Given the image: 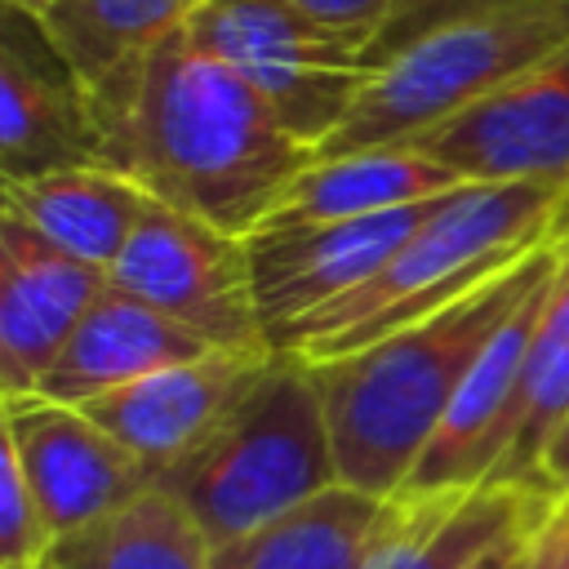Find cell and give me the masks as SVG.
<instances>
[{"label":"cell","mask_w":569,"mask_h":569,"mask_svg":"<svg viewBox=\"0 0 569 569\" xmlns=\"http://www.w3.org/2000/svg\"><path fill=\"white\" fill-rule=\"evenodd\" d=\"M53 533L31 498L18 453L0 440V569H44Z\"/></svg>","instance_id":"cell-23"},{"label":"cell","mask_w":569,"mask_h":569,"mask_svg":"<svg viewBox=\"0 0 569 569\" xmlns=\"http://www.w3.org/2000/svg\"><path fill=\"white\" fill-rule=\"evenodd\" d=\"M191 40L227 62L316 156L351 116L378 62L284 0H204Z\"/></svg>","instance_id":"cell-6"},{"label":"cell","mask_w":569,"mask_h":569,"mask_svg":"<svg viewBox=\"0 0 569 569\" xmlns=\"http://www.w3.org/2000/svg\"><path fill=\"white\" fill-rule=\"evenodd\" d=\"M405 147L440 160L462 182H542L569 187V44L458 111L453 120L409 138Z\"/></svg>","instance_id":"cell-8"},{"label":"cell","mask_w":569,"mask_h":569,"mask_svg":"<svg viewBox=\"0 0 569 569\" xmlns=\"http://www.w3.org/2000/svg\"><path fill=\"white\" fill-rule=\"evenodd\" d=\"M405 511L365 569H467L498 542L547 520L556 498L525 485H480L467 493H400Z\"/></svg>","instance_id":"cell-16"},{"label":"cell","mask_w":569,"mask_h":569,"mask_svg":"<svg viewBox=\"0 0 569 569\" xmlns=\"http://www.w3.org/2000/svg\"><path fill=\"white\" fill-rule=\"evenodd\" d=\"M213 347L156 311L151 302L107 284V293L89 307V316L76 325L71 342L53 360V369L40 378L36 396H49L58 405H93L129 382H142L160 369L187 365L209 356Z\"/></svg>","instance_id":"cell-15"},{"label":"cell","mask_w":569,"mask_h":569,"mask_svg":"<svg viewBox=\"0 0 569 569\" xmlns=\"http://www.w3.org/2000/svg\"><path fill=\"white\" fill-rule=\"evenodd\" d=\"M467 187L440 160L413 147H365L342 156H316L276 200L258 231L276 227H325V222H356L378 218L391 209H409L436 196ZM253 236V231H249Z\"/></svg>","instance_id":"cell-17"},{"label":"cell","mask_w":569,"mask_h":569,"mask_svg":"<svg viewBox=\"0 0 569 569\" xmlns=\"http://www.w3.org/2000/svg\"><path fill=\"white\" fill-rule=\"evenodd\" d=\"M49 569H213V547L191 511L151 485L120 511L49 547Z\"/></svg>","instance_id":"cell-20"},{"label":"cell","mask_w":569,"mask_h":569,"mask_svg":"<svg viewBox=\"0 0 569 569\" xmlns=\"http://www.w3.org/2000/svg\"><path fill=\"white\" fill-rule=\"evenodd\" d=\"M569 413V253H560L556 276L547 284L538 329L525 356L516 409H511V445L507 462L498 467V485H525L533 489L538 458L551 440V431ZM542 493V489H538Z\"/></svg>","instance_id":"cell-22"},{"label":"cell","mask_w":569,"mask_h":569,"mask_svg":"<svg viewBox=\"0 0 569 569\" xmlns=\"http://www.w3.org/2000/svg\"><path fill=\"white\" fill-rule=\"evenodd\" d=\"M511 4H529V0H396V13L373 49V62L391 58L396 49L413 44L418 36L445 27V22H458V18H471V13H493V9H511Z\"/></svg>","instance_id":"cell-24"},{"label":"cell","mask_w":569,"mask_h":569,"mask_svg":"<svg viewBox=\"0 0 569 569\" xmlns=\"http://www.w3.org/2000/svg\"><path fill=\"white\" fill-rule=\"evenodd\" d=\"M102 164L89 89L53 49L36 13L0 18V173L27 182L53 169Z\"/></svg>","instance_id":"cell-10"},{"label":"cell","mask_w":569,"mask_h":569,"mask_svg":"<svg viewBox=\"0 0 569 569\" xmlns=\"http://www.w3.org/2000/svg\"><path fill=\"white\" fill-rule=\"evenodd\" d=\"M551 276H556V267H551ZM551 276H542L516 302V311L498 325V333L485 342V351L476 356L462 391L453 396L449 418L440 422L436 440L427 445L422 462L413 467L405 493H467V489H480L498 476V467L507 462L511 409H516L525 356H529Z\"/></svg>","instance_id":"cell-14"},{"label":"cell","mask_w":569,"mask_h":569,"mask_svg":"<svg viewBox=\"0 0 569 569\" xmlns=\"http://www.w3.org/2000/svg\"><path fill=\"white\" fill-rule=\"evenodd\" d=\"M533 533L538 529H529V533H516V538H507V542H498L493 551H485L480 560H471L467 569H520L525 560H529V547H533Z\"/></svg>","instance_id":"cell-28"},{"label":"cell","mask_w":569,"mask_h":569,"mask_svg":"<svg viewBox=\"0 0 569 569\" xmlns=\"http://www.w3.org/2000/svg\"><path fill=\"white\" fill-rule=\"evenodd\" d=\"M111 271L89 267L22 218L0 213V391L36 396L89 307L107 293Z\"/></svg>","instance_id":"cell-13"},{"label":"cell","mask_w":569,"mask_h":569,"mask_svg":"<svg viewBox=\"0 0 569 569\" xmlns=\"http://www.w3.org/2000/svg\"><path fill=\"white\" fill-rule=\"evenodd\" d=\"M560 191L542 182H467L351 293L271 333L276 356L302 365L338 360L382 342L547 244Z\"/></svg>","instance_id":"cell-3"},{"label":"cell","mask_w":569,"mask_h":569,"mask_svg":"<svg viewBox=\"0 0 569 569\" xmlns=\"http://www.w3.org/2000/svg\"><path fill=\"white\" fill-rule=\"evenodd\" d=\"M533 489H542L547 498H569V413L565 422L551 431L542 458H538V471H533Z\"/></svg>","instance_id":"cell-27"},{"label":"cell","mask_w":569,"mask_h":569,"mask_svg":"<svg viewBox=\"0 0 569 569\" xmlns=\"http://www.w3.org/2000/svg\"><path fill=\"white\" fill-rule=\"evenodd\" d=\"M284 4H293L316 27H325L329 36L347 40L351 49H360L369 58H373V49H378L391 13H396V0H284Z\"/></svg>","instance_id":"cell-25"},{"label":"cell","mask_w":569,"mask_h":569,"mask_svg":"<svg viewBox=\"0 0 569 569\" xmlns=\"http://www.w3.org/2000/svg\"><path fill=\"white\" fill-rule=\"evenodd\" d=\"M400 511V493L373 498L351 485H333L289 516L213 547V569H365Z\"/></svg>","instance_id":"cell-19"},{"label":"cell","mask_w":569,"mask_h":569,"mask_svg":"<svg viewBox=\"0 0 569 569\" xmlns=\"http://www.w3.org/2000/svg\"><path fill=\"white\" fill-rule=\"evenodd\" d=\"M89 111L107 169L231 236L258 231L284 187L316 160L191 31L89 84Z\"/></svg>","instance_id":"cell-1"},{"label":"cell","mask_w":569,"mask_h":569,"mask_svg":"<svg viewBox=\"0 0 569 569\" xmlns=\"http://www.w3.org/2000/svg\"><path fill=\"white\" fill-rule=\"evenodd\" d=\"M556 258L560 253L542 244L467 298H458L453 307L338 360L307 365L320 387L342 485L373 498L405 493L413 467L449 418L476 356L516 311V302L542 276H551Z\"/></svg>","instance_id":"cell-2"},{"label":"cell","mask_w":569,"mask_h":569,"mask_svg":"<svg viewBox=\"0 0 569 569\" xmlns=\"http://www.w3.org/2000/svg\"><path fill=\"white\" fill-rule=\"evenodd\" d=\"M529 569H569V498H560L538 525Z\"/></svg>","instance_id":"cell-26"},{"label":"cell","mask_w":569,"mask_h":569,"mask_svg":"<svg viewBox=\"0 0 569 569\" xmlns=\"http://www.w3.org/2000/svg\"><path fill=\"white\" fill-rule=\"evenodd\" d=\"M156 200L107 164L53 169L27 182H0V213L22 218L62 253L111 271Z\"/></svg>","instance_id":"cell-18"},{"label":"cell","mask_w":569,"mask_h":569,"mask_svg":"<svg viewBox=\"0 0 569 569\" xmlns=\"http://www.w3.org/2000/svg\"><path fill=\"white\" fill-rule=\"evenodd\" d=\"M529 560H533V547H529ZM529 560H525V565H520V569H529Z\"/></svg>","instance_id":"cell-31"},{"label":"cell","mask_w":569,"mask_h":569,"mask_svg":"<svg viewBox=\"0 0 569 569\" xmlns=\"http://www.w3.org/2000/svg\"><path fill=\"white\" fill-rule=\"evenodd\" d=\"M204 0H53L36 13L53 49L89 84L187 31Z\"/></svg>","instance_id":"cell-21"},{"label":"cell","mask_w":569,"mask_h":569,"mask_svg":"<svg viewBox=\"0 0 569 569\" xmlns=\"http://www.w3.org/2000/svg\"><path fill=\"white\" fill-rule=\"evenodd\" d=\"M0 440L18 453L53 542L89 529L156 485L84 409L49 396H9Z\"/></svg>","instance_id":"cell-9"},{"label":"cell","mask_w":569,"mask_h":569,"mask_svg":"<svg viewBox=\"0 0 569 569\" xmlns=\"http://www.w3.org/2000/svg\"><path fill=\"white\" fill-rule=\"evenodd\" d=\"M333 485L342 480L316 373L276 351L227 422L160 480L204 529L209 547H227Z\"/></svg>","instance_id":"cell-4"},{"label":"cell","mask_w":569,"mask_h":569,"mask_svg":"<svg viewBox=\"0 0 569 569\" xmlns=\"http://www.w3.org/2000/svg\"><path fill=\"white\" fill-rule=\"evenodd\" d=\"M44 569H49V565H44Z\"/></svg>","instance_id":"cell-32"},{"label":"cell","mask_w":569,"mask_h":569,"mask_svg":"<svg viewBox=\"0 0 569 569\" xmlns=\"http://www.w3.org/2000/svg\"><path fill=\"white\" fill-rule=\"evenodd\" d=\"M9 9H27V13H40L44 4H53V0H4Z\"/></svg>","instance_id":"cell-30"},{"label":"cell","mask_w":569,"mask_h":569,"mask_svg":"<svg viewBox=\"0 0 569 569\" xmlns=\"http://www.w3.org/2000/svg\"><path fill=\"white\" fill-rule=\"evenodd\" d=\"M440 200L445 196L409 204V209H391L378 218H356V222L276 227V231L244 236L267 342L284 325H293V320L338 302L342 293L360 289L440 209Z\"/></svg>","instance_id":"cell-11"},{"label":"cell","mask_w":569,"mask_h":569,"mask_svg":"<svg viewBox=\"0 0 569 569\" xmlns=\"http://www.w3.org/2000/svg\"><path fill=\"white\" fill-rule=\"evenodd\" d=\"M111 284L151 302L213 351H271L253 293L249 240L169 204H151L129 236Z\"/></svg>","instance_id":"cell-7"},{"label":"cell","mask_w":569,"mask_h":569,"mask_svg":"<svg viewBox=\"0 0 569 569\" xmlns=\"http://www.w3.org/2000/svg\"><path fill=\"white\" fill-rule=\"evenodd\" d=\"M569 44V0H529L445 22L378 62L320 156L400 147L485 102Z\"/></svg>","instance_id":"cell-5"},{"label":"cell","mask_w":569,"mask_h":569,"mask_svg":"<svg viewBox=\"0 0 569 569\" xmlns=\"http://www.w3.org/2000/svg\"><path fill=\"white\" fill-rule=\"evenodd\" d=\"M547 244L556 253H569V187L560 191L556 209H551V227H547Z\"/></svg>","instance_id":"cell-29"},{"label":"cell","mask_w":569,"mask_h":569,"mask_svg":"<svg viewBox=\"0 0 569 569\" xmlns=\"http://www.w3.org/2000/svg\"><path fill=\"white\" fill-rule=\"evenodd\" d=\"M267 360L271 351H209L120 387L84 405V413L160 485L227 422V413L262 378Z\"/></svg>","instance_id":"cell-12"}]
</instances>
